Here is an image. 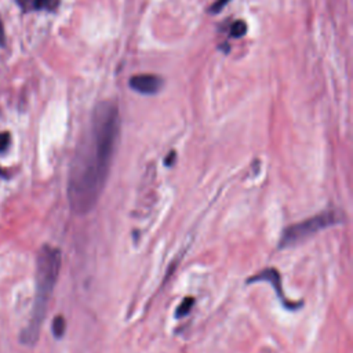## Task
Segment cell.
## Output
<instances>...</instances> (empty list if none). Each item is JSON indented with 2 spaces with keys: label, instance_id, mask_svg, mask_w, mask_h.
<instances>
[{
  "label": "cell",
  "instance_id": "9c48e42d",
  "mask_svg": "<svg viewBox=\"0 0 353 353\" xmlns=\"http://www.w3.org/2000/svg\"><path fill=\"white\" fill-rule=\"evenodd\" d=\"M245 32H247V25H245L244 21H236V22L230 26V36H232V37L239 39V37L244 36Z\"/></svg>",
  "mask_w": 353,
  "mask_h": 353
},
{
  "label": "cell",
  "instance_id": "5b68a950",
  "mask_svg": "<svg viewBox=\"0 0 353 353\" xmlns=\"http://www.w3.org/2000/svg\"><path fill=\"white\" fill-rule=\"evenodd\" d=\"M256 281H269V283H272V285L274 287V290H276V292H277L279 299L281 301V303H283L287 309H296V307H298V306L291 305L288 301L284 299L280 274H279V272H277L276 269H266V270L263 269L262 272H259L258 274L252 276V277L248 280V283H256Z\"/></svg>",
  "mask_w": 353,
  "mask_h": 353
},
{
  "label": "cell",
  "instance_id": "8992f818",
  "mask_svg": "<svg viewBox=\"0 0 353 353\" xmlns=\"http://www.w3.org/2000/svg\"><path fill=\"white\" fill-rule=\"evenodd\" d=\"M61 0H19L23 8H33V10H47L54 11Z\"/></svg>",
  "mask_w": 353,
  "mask_h": 353
},
{
  "label": "cell",
  "instance_id": "30bf717a",
  "mask_svg": "<svg viewBox=\"0 0 353 353\" xmlns=\"http://www.w3.org/2000/svg\"><path fill=\"white\" fill-rule=\"evenodd\" d=\"M10 145V134L0 132V152H4Z\"/></svg>",
  "mask_w": 353,
  "mask_h": 353
},
{
  "label": "cell",
  "instance_id": "3957f363",
  "mask_svg": "<svg viewBox=\"0 0 353 353\" xmlns=\"http://www.w3.org/2000/svg\"><path fill=\"white\" fill-rule=\"evenodd\" d=\"M339 221H341L339 215L332 210L316 214L314 216H312L309 219H305L302 222L288 226L281 234L279 247L280 248L294 247V245L305 241L306 239L312 237L313 234L338 223Z\"/></svg>",
  "mask_w": 353,
  "mask_h": 353
},
{
  "label": "cell",
  "instance_id": "7c38bea8",
  "mask_svg": "<svg viewBox=\"0 0 353 353\" xmlns=\"http://www.w3.org/2000/svg\"><path fill=\"white\" fill-rule=\"evenodd\" d=\"M175 156H176L175 152H171V153L168 154V157L164 159V164H165V165H172L174 161H175Z\"/></svg>",
  "mask_w": 353,
  "mask_h": 353
},
{
  "label": "cell",
  "instance_id": "277c9868",
  "mask_svg": "<svg viewBox=\"0 0 353 353\" xmlns=\"http://www.w3.org/2000/svg\"><path fill=\"white\" fill-rule=\"evenodd\" d=\"M130 87L131 90L145 94V95H153L159 92L164 84L163 79L156 74H135L130 79Z\"/></svg>",
  "mask_w": 353,
  "mask_h": 353
},
{
  "label": "cell",
  "instance_id": "ba28073f",
  "mask_svg": "<svg viewBox=\"0 0 353 353\" xmlns=\"http://www.w3.org/2000/svg\"><path fill=\"white\" fill-rule=\"evenodd\" d=\"M193 303H194V299L192 296H188L182 301V303L178 306V309L175 310V317H183L186 316L192 307H193Z\"/></svg>",
  "mask_w": 353,
  "mask_h": 353
},
{
  "label": "cell",
  "instance_id": "4fadbf2b",
  "mask_svg": "<svg viewBox=\"0 0 353 353\" xmlns=\"http://www.w3.org/2000/svg\"><path fill=\"white\" fill-rule=\"evenodd\" d=\"M6 43V36H4V28H3V22L0 19V46H4Z\"/></svg>",
  "mask_w": 353,
  "mask_h": 353
},
{
  "label": "cell",
  "instance_id": "8fae6325",
  "mask_svg": "<svg viewBox=\"0 0 353 353\" xmlns=\"http://www.w3.org/2000/svg\"><path fill=\"white\" fill-rule=\"evenodd\" d=\"M230 0H216L212 6H211V8H210V11L212 12V14H216V12H219L228 3H229Z\"/></svg>",
  "mask_w": 353,
  "mask_h": 353
},
{
  "label": "cell",
  "instance_id": "6da1fadb",
  "mask_svg": "<svg viewBox=\"0 0 353 353\" xmlns=\"http://www.w3.org/2000/svg\"><path fill=\"white\" fill-rule=\"evenodd\" d=\"M120 132L119 109L105 101L92 112L90 127L76 149L68 176V200L84 215L98 203L106 185Z\"/></svg>",
  "mask_w": 353,
  "mask_h": 353
},
{
  "label": "cell",
  "instance_id": "52a82bcc",
  "mask_svg": "<svg viewBox=\"0 0 353 353\" xmlns=\"http://www.w3.org/2000/svg\"><path fill=\"white\" fill-rule=\"evenodd\" d=\"M66 330V321L62 316H57L52 320V334L55 338H62V335L65 334Z\"/></svg>",
  "mask_w": 353,
  "mask_h": 353
},
{
  "label": "cell",
  "instance_id": "7a4b0ae2",
  "mask_svg": "<svg viewBox=\"0 0 353 353\" xmlns=\"http://www.w3.org/2000/svg\"><path fill=\"white\" fill-rule=\"evenodd\" d=\"M61 251L52 245H43L36 261V291L33 307L28 325L21 332V341L25 345H34L39 339L41 324L47 314L50 298L57 284L61 270Z\"/></svg>",
  "mask_w": 353,
  "mask_h": 353
}]
</instances>
